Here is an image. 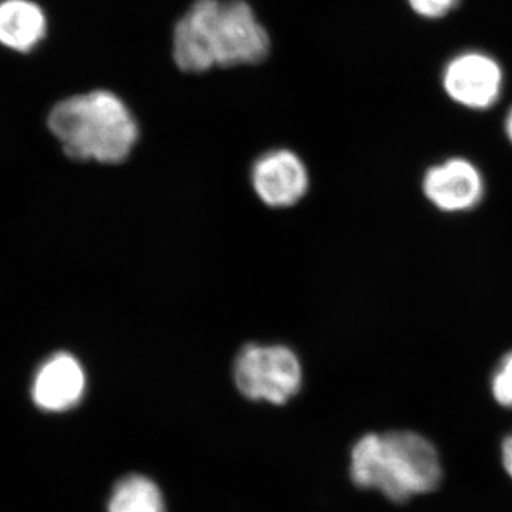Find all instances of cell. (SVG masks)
I'll return each instance as SVG.
<instances>
[{"label": "cell", "mask_w": 512, "mask_h": 512, "mask_svg": "<svg viewBox=\"0 0 512 512\" xmlns=\"http://www.w3.org/2000/svg\"><path fill=\"white\" fill-rule=\"evenodd\" d=\"M350 473L356 485L394 503L436 490L443 478L436 447L413 431L363 436L353 447Z\"/></svg>", "instance_id": "3"}, {"label": "cell", "mask_w": 512, "mask_h": 512, "mask_svg": "<svg viewBox=\"0 0 512 512\" xmlns=\"http://www.w3.org/2000/svg\"><path fill=\"white\" fill-rule=\"evenodd\" d=\"M47 35V16L33 0H0V45L30 53Z\"/></svg>", "instance_id": "9"}, {"label": "cell", "mask_w": 512, "mask_h": 512, "mask_svg": "<svg viewBox=\"0 0 512 512\" xmlns=\"http://www.w3.org/2000/svg\"><path fill=\"white\" fill-rule=\"evenodd\" d=\"M87 389L86 370L70 352L47 356L33 375L30 399L45 413H64L82 403Z\"/></svg>", "instance_id": "5"}, {"label": "cell", "mask_w": 512, "mask_h": 512, "mask_svg": "<svg viewBox=\"0 0 512 512\" xmlns=\"http://www.w3.org/2000/svg\"><path fill=\"white\" fill-rule=\"evenodd\" d=\"M269 52L268 30L245 0H194L174 26V63L184 73L252 66Z\"/></svg>", "instance_id": "1"}, {"label": "cell", "mask_w": 512, "mask_h": 512, "mask_svg": "<svg viewBox=\"0 0 512 512\" xmlns=\"http://www.w3.org/2000/svg\"><path fill=\"white\" fill-rule=\"evenodd\" d=\"M503 464L507 473L512 478V434L503 443Z\"/></svg>", "instance_id": "13"}, {"label": "cell", "mask_w": 512, "mask_h": 512, "mask_svg": "<svg viewBox=\"0 0 512 512\" xmlns=\"http://www.w3.org/2000/svg\"><path fill=\"white\" fill-rule=\"evenodd\" d=\"M505 131H507V136L512 143V109L508 113L507 120H505Z\"/></svg>", "instance_id": "14"}, {"label": "cell", "mask_w": 512, "mask_h": 512, "mask_svg": "<svg viewBox=\"0 0 512 512\" xmlns=\"http://www.w3.org/2000/svg\"><path fill=\"white\" fill-rule=\"evenodd\" d=\"M460 0H409L414 12L427 19H439L456 8Z\"/></svg>", "instance_id": "12"}, {"label": "cell", "mask_w": 512, "mask_h": 512, "mask_svg": "<svg viewBox=\"0 0 512 512\" xmlns=\"http://www.w3.org/2000/svg\"><path fill=\"white\" fill-rule=\"evenodd\" d=\"M443 84L456 103L468 109L485 110L500 97L503 70L493 57L484 53H463L447 64Z\"/></svg>", "instance_id": "6"}, {"label": "cell", "mask_w": 512, "mask_h": 512, "mask_svg": "<svg viewBox=\"0 0 512 512\" xmlns=\"http://www.w3.org/2000/svg\"><path fill=\"white\" fill-rule=\"evenodd\" d=\"M47 126L67 157L100 164L126 161L140 137L127 104L103 89L60 100L50 110Z\"/></svg>", "instance_id": "2"}, {"label": "cell", "mask_w": 512, "mask_h": 512, "mask_svg": "<svg viewBox=\"0 0 512 512\" xmlns=\"http://www.w3.org/2000/svg\"><path fill=\"white\" fill-rule=\"evenodd\" d=\"M107 512H165L163 495L150 478L133 474L114 485Z\"/></svg>", "instance_id": "10"}, {"label": "cell", "mask_w": 512, "mask_h": 512, "mask_svg": "<svg viewBox=\"0 0 512 512\" xmlns=\"http://www.w3.org/2000/svg\"><path fill=\"white\" fill-rule=\"evenodd\" d=\"M491 392L501 406L512 409V352L501 360L491 380Z\"/></svg>", "instance_id": "11"}, {"label": "cell", "mask_w": 512, "mask_h": 512, "mask_svg": "<svg viewBox=\"0 0 512 512\" xmlns=\"http://www.w3.org/2000/svg\"><path fill=\"white\" fill-rule=\"evenodd\" d=\"M252 185L256 195L269 207L295 205L306 194L309 175L301 158L279 148L265 153L252 165Z\"/></svg>", "instance_id": "7"}, {"label": "cell", "mask_w": 512, "mask_h": 512, "mask_svg": "<svg viewBox=\"0 0 512 512\" xmlns=\"http://www.w3.org/2000/svg\"><path fill=\"white\" fill-rule=\"evenodd\" d=\"M234 380L248 399L285 404L301 389V362L285 346L248 345L235 360Z\"/></svg>", "instance_id": "4"}, {"label": "cell", "mask_w": 512, "mask_h": 512, "mask_svg": "<svg viewBox=\"0 0 512 512\" xmlns=\"http://www.w3.org/2000/svg\"><path fill=\"white\" fill-rule=\"evenodd\" d=\"M427 200L444 212H463L480 204L484 180L480 170L464 158L434 165L423 178Z\"/></svg>", "instance_id": "8"}]
</instances>
